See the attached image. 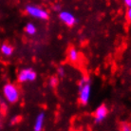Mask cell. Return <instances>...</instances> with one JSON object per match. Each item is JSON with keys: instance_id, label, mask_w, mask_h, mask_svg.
Wrapping results in <instances>:
<instances>
[{"instance_id": "cell-1", "label": "cell", "mask_w": 131, "mask_h": 131, "mask_svg": "<svg viewBox=\"0 0 131 131\" xmlns=\"http://www.w3.org/2000/svg\"><path fill=\"white\" fill-rule=\"evenodd\" d=\"M79 88V103L82 105H86L90 100L91 95V83L90 79L83 77L78 84Z\"/></svg>"}, {"instance_id": "cell-11", "label": "cell", "mask_w": 131, "mask_h": 131, "mask_svg": "<svg viewBox=\"0 0 131 131\" xmlns=\"http://www.w3.org/2000/svg\"><path fill=\"white\" fill-rule=\"evenodd\" d=\"M58 77L57 76H52L51 78L49 79V85L51 86V88H55L56 85H58Z\"/></svg>"}, {"instance_id": "cell-2", "label": "cell", "mask_w": 131, "mask_h": 131, "mask_svg": "<svg viewBox=\"0 0 131 131\" xmlns=\"http://www.w3.org/2000/svg\"><path fill=\"white\" fill-rule=\"evenodd\" d=\"M3 95L10 104H15L20 97L19 89L14 84L8 83L3 86Z\"/></svg>"}, {"instance_id": "cell-3", "label": "cell", "mask_w": 131, "mask_h": 131, "mask_svg": "<svg viewBox=\"0 0 131 131\" xmlns=\"http://www.w3.org/2000/svg\"><path fill=\"white\" fill-rule=\"evenodd\" d=\"M25 12L30 16L33 17V18H37V19L48 20L49 17V13L46 10H44L40 7L33 6V5H28L25 8Z\"/></svg>"}, {"instance_id": "cell-9", "label": "cell", "mask_w": 131, "mask_h": 131, "mask_svg": "<svg viewBox=\"0 0 131 131\" xmlns=\"http://www.w3.org/2000/svg\"><path fill=\"white\" fill-rule=\"evenodd\" d=\"M0 51H1V53L4 56L9 57V56H10L13 53V48L10 46V44H6L5 43V44H3L2 46L0 47Z\"/></svg>"}, {"instance_id": "cell-15", "label": "cell", "mask_w": 131, "mask_h": 131, "mask_svg": "<svg viewBox=\"0 0 131 131\" xmlns=\"http://www.w3.org/2000/svg\"><path fill=\"white\" fill-rule=\"evenodd\" d=\"M53 10H56V12H58V13H59V12H61V10H62V9H61V6L57 4V5H55V6L53 7Z\"/></svg>"}, {"instance_id": "cell-13", "label": "cell", "mask_w": 131, "mask_h": 131, "mask_svg": "<svg viewBox=\"0 0 131 131\" xmlns=\"http://www.w3.org/2000/svg\"><path fill=\"white\" fill-rule=\"evenodd\" d=\"M57 73H58V76L63 77V76L65 75V69H64L63 67H59V68L57 69Z\"/></svg>"}, {"instance_id": "cell-12", "label": "cell", "mask_w": 131, "mask_h": 131, "mask_svg": "<svg viewBox=\"0 0 131 131\" xmlns=\"http://www.w3.org/2000/svg\"><path fill=\"white\" fill-rule=\"evenodd\" d=\"M121 130L124 131H131V125L129 124H126V123H124L121 125Z\"/></svg>"}, {"instance_id": "cell-7", "label": "cell", "mask_w": 131, "mask_h": 131, "mask_svg": "<svg viewBox=\"0 0 131 131\" xmlns=\"http://www.w3.org/2000/svg\"><path fill=\"white\" fill-rule=\"evenodd\" d=\"M45 119H46V114L44 112H40L37 115V117L34 122V126H33V130L34 131H41L43 129L44 124H45Z\"/></svg>"}, {"instance_id": "cell-16", "label": "cell", "mask_w": 131, "mask_h": 131, "mask_svg": "<svg viewBox=\"0 0 131 131\" xmlns=\"http://www.w3.org/2000/svg\"><path fill=\"white\" fill-rule=\"evenodd\" d=\"M124 3H125L128 8L131 7V0H124Z\"/></svg>"}, {"instance_id": "cell-14", "label": "cell", "mask_w": 131, "mask_h": 131, "mask_svg": "<svg viewBox=\"0 0 131 131\" xmlns=\"http://www.w3.org/2000/svg\"><path fill=\"white\" fill-rule=\"evenodd\" d=\"M126 17H127V20L129 22H131V7L128 8L127 12H126Z\"/></svg>"}, {"instance_id": "cell-10", "label": "cell", "mask_w": 131, "mask_h": 131, "mask_svg": "<svg viewBox=\"0 0 131 131\" xmlns=\"http://www.w3.org/2000/svg\"><path fill=\"white\" fill-rule=\"evenodd\" d=\"M25 31L29 35H34L37 31V29H36V26L33 23H28L25 27Z\"/></svg>"}, {"instance_id": "cell-5", "label": "cell", "mask_w": 131, "mask_h": 131, "mask_svg": "<svg viewBox=\"0 0 131 131\" xmlns=\"http://www.w3.org/2000/svg\"><path fill=\"white\" fill-rule=\"evenodd\" d=\"M59 19L68 27H73L77 23L76 17L69 10H61V12H59Z\"/></svg>"}, {"instance_id": "cell-8", "label": "cell", "mask_w": 131, "mask_h": 131, "mask_svg": "<svg viewBox=\"0 0 131 131\" xmlns=\"http://www.w3.org/2000/svg\"><path fill=\"white\" fill-rule=\"evenodd\" d=\"M68 59L71 63H77L80 59V53L74 48H70L68 51Z\"/></svg>"}, {"instance_id": "cell-6", "label": "cell", "mask_w": 131, "mask_h": 131, "mask_svg": "<svg viewBox=\"0 0 131 131\" xmlns=\"http://www.w3.org/2000/svg\"><path fill=\"white\" fill-rule=\"evenodd\" d=\"M108 114V109L105 105H101L100 106L96 108L94 112V121L96 124H101L102 122H104L106 116Z\"/></svg>"}, {"instance_id": "cell-4", "label": "cell", "mask_w": 131, "mask_h": 131, "mask_svg": "<svg viewBox=\"0 0 131 131\" xmlns=\"http://www.w3.org/2000/svg\"><path fill=\"white\" fill-rule=\"evenodd\" d=\"M37 78V73H36L32 69L27 68L20 70L18 75H17V80L19 83H27V82H33Z\"/></svg>"}]
</instances>
